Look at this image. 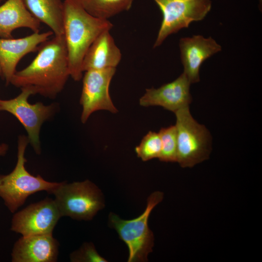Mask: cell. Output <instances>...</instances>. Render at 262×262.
<instances>
[{
    "label": "cell",
    "instance_id": "cell-1",
    "mask_svg": "<svg viewBox=\"0 0 262 262\" xmlns=\"http://www.w3.org/2000/svg\"><path fill=\"white\" fill-rule=\"evenodd\" d=\"M32 62L15 72L10 83L53 98L61 92L70 76L67 51L63 35L41 44Z\"/></svg>",
    "mask_w": 262,
    "mask_h": 262
},
{
    "label": "cell",
    "instance_id": "cell-2",
    "mask_svg": "<svg viewBox=\"0 0 262 262\" xmlns=\"http://www.w3.org/2000/svg\"><path fill=\"white\" fill-rule=\"evenodd\" d=\"M64 9V36L70 76L79 81L82 77V64L89 48L99 34L110 31L113 25L108 19L90 14L80 0H65Z\"/></svg>",
    "mask_w": 262,
    "mask_h": 262
},
{
    "label": "cell",
    "instance_id": "cell-3",
    "mask_svg": "<svg viewBox=\"0 0 262 262\" xmlns=\"http://www.w3.org/2000/svg\"><path fill=\"white\" fill-rule=\"evenodd\" d=\"M164 193L157 191L147 199L146 208L139 216L125 220L115 213H110L108 225L115 229L119 238L127 245L129 250L128 262H145L152 251L154 237L149 229L148 220L153 209L164 199Z\"/></svg>",
    "mask_w": 262,
    "mask_h": 262
},
{
    "label": "cell",
    "instance_id": "cell-4",
    "mask_svg": "<svg viewBox=\"0 0 262 262\" xmlns=\"http://www.w3.org/2000/svg\"><path fill=\"white\" fill-rule=\"evenodd\" d=\"M28 138L19 136L17 145V160L13 170L4 175L0 185V197L11 213H15L25 202L29 196L37 192L46 191L48 193L61 182H50L40 175L34 176L26 170L24 156Z\"/></svg>",
    "mask_w": 262,
    "mask_h": 262
},
{
    "label": "cell",
    "instance_id": "cell-5",
    "mask_svg": "<svg viewBox=\"0 0 262 262\" xmlns=\"http://www.w3.org/2000/svg\"><path fill=\"white\" fill-rule=\"evenodd\" d=\"M49 193L54 196L61 217L91 220L105 206L102 192L88 180L70 183L61 182Z\"/></svg>",
    "mask_w": 262,
    "mask_h": 262
},
{
    "label": "cell",
    "instance_id": "cell-6",
    "mask_svg": "<svg viewBox=\"0 0 262 262\" xmlns=\"http://www.w3.org/2000/svg\"><path fill=\"white\" fill-rule=\"evenodd\" d=\"M177 135V161L183 168L192 167L209 158L210 134L207 128L192 116L189 106L175 113Z\"/></svg>",
    "mask_w": 262,
    "mask_h": 262
},
{
    "label": "cell",
    "instance_id": "cell-7",
    "mask_svg": "<svg viewBox=\"0 0 262 262\" xmlns=\"http://www.w3.org/2000/svg\"><path fill=\"white\" fill-rule=\"evenodd\" d=\"M153 0L163 15L154 48L160 46L169 35L188 28L191 22L203 19L212 7L211 0Z\"/></svg>",
    "mask_w": 262,
    "mask_h": 262
},
{
    "label": "cell",
    "instance_id": "cell-8",
    "mask_svg": "<svg viewBox=\"0 0 262 262\" xmlns=\"http://www.w3.org/2000/svg\"><path fill=\"white\" fill-rule=\"evenodd\" d=\"M14 98L0 99V111H6L14 115L22 124L28 134V139L35 152L41 153L39 132L43 122L49 119L55 112L54 104L45 105L41 102L31 104L29 97L33 95L27 89Z\"/></svg>",
    "mask_w": 262,
    "mask_h": 262
},
{
    "label": "cell",
    "instance_id": "cell-9",
    "mask_svg": "<svg viewBox=\"0 0 262 262\" xmlns=\"http://www.w3.org/2000/svg\"><path fill=\"white\" fill-rule=\"evenodd\" d=\"M61 217L54 200L47 197L16 213L12 220L11 230L22 236L52 234Z\"/></svg>",
    "mask_w": 262,
    "mask_h": 262
},
{
    "label": "cell",
    "instance_id": "cell-10",
    "mask_svg": "<svg viewBox=\"0 0 262 262\" xmlns=\"http://www.w3.org/2000/svg\"><path fill=\"white\" fill-rule=\"evenodd\" d=\"M116 68L85 71L80 103L82 106L81 120L85 123L90 115L98 110L117 112L109 94V86Z\"/></svg>",
    "mask_w": 262,
    "mask_h": 262
},
{
    "label": "cell",
    "instance_id": "cell-11",
    "mask_svg": "<svg viewBox=\"0 0 262 262\" xmlns=\"http://www.w3.org/2000/svg\"><path fill=\"white\" fill-rule=\"evenodd\" d=\"M53 34L49 31L19 38H0V66L6 84L10 83L20 60L27 54L37 51L39 46Z\"/></svg>",
    "mask_w": 262,
    "mask_h": 262
},
{
    "label": "cell",
    "instance_id": "cell-12",
    "mask_svg": "<svg viewBox=\"0 0 262 262\" xmlns=\"http://www.w3.org/2000/svg\"><path fill=\"white\" fill-rule=\"evenodd\" d=\"M190 84L183 73L174 81L159 88L147 89L139 99V104L144 107L160 106L175 113L191 103Z\"/></svg>",
    "mask_w": 262,
    "mask_h": 262
},
{
    "label": "cell",
    "instance_id": "cell-13",
    "mask_svg": "<svg viewBox=\"0 0 262 262\" xmlns=\"http://www.w3.org/2000/svg\"><path fill=\"white\" fill-rule=\"evenodd\" d=\"M179 47L183 73L191 83L199 81V69L203 62L221 50V46L211 37L200 35L181 38Z\"/></svg>",
    "mask_w": 262,
    "mask_h": 262
},
{
    "label": "cell",
    "instance_id": "cell-14",
    "mask_svg": "<svg viewBox=\"0 0 262 262\" xmlns=\"http://www.w3.org/2000/svg\"><path fill=\"white\" fill-rule=\"evenodd\" d=\"M59 246L58 242L52 234L22 236L14 245L12 262H56Z\"/></svg>",
    "mask_w": 262,
    "mask_h": 262
},
{
    "label": "cell",
    "instance_id": "cell-15",
    "mask_svg": "<svg viewBox=\"0 0 262 262\" xmlns=\"http://www.w3.org/2000/svg\"><path fill=\"white\" fill-rule=\"evenodd\" d=\"M121 56L110 31H105L97 37L87 50L82 64V71L116 68Z\"/></svg>",
    "mask_w": 262,
    "mask_h": 262
},
{
    "label": "cell",
    "instance_id": "cell-16",
    "mask_svg": "<svg viewBox=\"0 0 262 262\" xmlns=\"http://www.w3.org/2000/svg\"><path fill=\"white\" fill-rule=\"evenodd\" d=\"M40 22L29 11L24 0H7L0 6V37L13 38V32L27 28L39 32Z\"/></svg>",
    "mask_w": 262,
    "mask_h": 262
},
{
    "label": "cell",
    "instance_id": "cell-17",
    "mask_svg": "<svg viewBox=\"0 0 262 262\" xmlns=\"http://www.w3.org/2000/svg\"><path fill=\"white\" fill-rule=\"evenodd\" d=\"M31 14L47 25L54 35L64 34V1L62 0H24Z\"/></svg>",
    "mask_w": 262,
    "mask_h": 262
},
{
    "label": "cell",
    "instance_id": "cell-18",
    "mask_svg": "<svg viewBox=\"0 0 262 262\" xmlns=\"http://www.w3.org/2000/svg\"><path fill=\"white\" fill-rule=\"evenodd\" d=\"M86 11L95 17L108 19L128 11L134 0H80Z\"/></svg>",
    "mask_w": 262,
    "mask_h": 262
},
{
    "label": "cell",
    "instance_id": "cell-19",
    "mask_svg": "<svg viewBox=\"0 0 262 262\" xmlns=\"http://www.w3.org/2000/svg\"><path fill=\"white\" fill-rule=\"evenodd\" d=\"M160 134L162 149L159 159L164 162H177V135L175 125L162 128Z\"/></svg>",
    "mask_w": 262,
    "mask_h": 262
},
{
    "label": "cell",
    "instance_id": "cell-20",
    "mask_svg": "<svg viewBox=\"0 0 262 262\" xmlns=\"http://www.w3.org/2000/svg\"><path fill=\"white\" fill-rule=\"evenodd\" d=\"M162 149L161 139L159 132L149 131L136 147L137 156L143 161L159 158Z\"/></svg>",
    "mask_w": 262,
    "mask_h": 262
},
{
    "label": "cell",
    "instance_id": "cell-21",
    "mask_svg": "<svg viewBox=\"0 0 262 262\" xmlns=\"http://www.w3.org/2000/svg\"><path fill=\"white\" fill-rule=\"evenodd\" d=\"M70 259L72 262H107L98 253L91 242L84 243L80 248L71 253Z\"/></svg>",
    "mask_w": 262,
    "mask_h": 262
},
{
    "label": "cell",
    "instance_id": "cell-22",
    "mask_svg": "<svg viewBox=\"0 0 262 262\" xmlns=\"http://www.w3.org/2000/svg\"><path fill=\"white\" fill-rule=\"evenodd\" d=\"M8 146L6 144H1L0 145V156L4 155L7 150H8Z\"/></svg>",
    "mask_w": 262,
    "mask_h": 262
},
{
    "label": "cell",
    "instance_id": "cell-23",
    "mask_svg": "<svg viewBox=\"0 0 262 262\" xmlns=\"http://www.w3.org/2000/svg\"><path fill=\"white\" fill-rule=\"evenodd\" d=\"M4 175L0 174V185L1 184Z\"/></svg>",
    "mask_w": 262,
    "mask_h": 262
},
{
    "label": "cell",
    "instance_id": "cell-24",
    "mask_svg": "<svg viewBox=\"0 0 262 262\" xmlns=\"http://www.w3.org/2000/svg\"><path fill=\"white\" fill-rule=\"evenodd\" d=\"M1 75V68H0V76Z\"/></svg>",
    "mask_w": 262,
    "mask_h": 262
},
{
    "label": "cell",
    "instance_id": "cell-25",
    "mask_svg": "<svg viewBox=\"0 0 262 262\" xmlns=\"http://www.w3.org/2000/svg\"><path fill=\"white\" fill-rule=\"evenodd\" d=\"M260 2H261V3H262V0H260Z\"/></svg>",
    "mask_w": 262,
    "mask_h": 262
},
{
    "label": "cell",
    "instance_id": "cell-26",
    "mask_svg": "<svg viewBox=\"0 0 262 262\" xmlns=\"http://www.w3.org/2000/svg\"><path fill=\"white\" fill-rule=\"evenodd\" d=\"M1 0H0V2Z\"/></svg>",
    "mask_w": 262,
    "mask_h": 262
}]
</instances>
